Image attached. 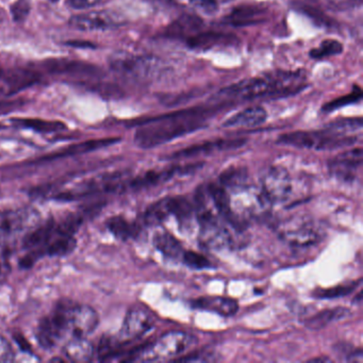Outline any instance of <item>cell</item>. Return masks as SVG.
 <instances>
[{
	"label": "cell",
	"mask_w": 363,
	"mask_h": 363,
	"mask_svg": "<svg viewBox=\"0 0 363 363\" xmlns=\"http://www.w3.org/2000/svg\"><path fill=\"white\" fill-rule=\"evenodd\" d=\"M267 113L264 108L254 106L242 110L239 113L227 118L222 126L224 128H252L264 124Z\"/></svg>",
	"instance_id": "20"
},
{
	"label": "cell",
	"mask_w": 363,
	"mask_h": 363,
	"mask_svg": "<svg viewBox=\"0 0 363 363\" xmlns=\"http://www.w3.org/2000/svg\"><path fill=\"white\" fill-rule=\"evenodd\" d=\"M50 1H52V3H57V1H58V0H50Z\"/></svg>",
	"instance_id": "46"
},
{
	"label": "cell",
	"mask_w": 363,
	"mask_h": 363,
	"mask_svg": "<svg viewBox=\"0 0 363 363\" xmlns=\"http://www.w3.org/2000/svg\"><path fill=\"white\" fill-rule=\"evenodd\" d=\"M218 111L220 107H194L142 121L135 133V145L148 150L201 130Z\"/></svg>",
	"instance_id": "1"
},
{
	"label": "cell",
	"mask_w": 363,
	"mask_h": 363,
	"mask_svg": "<svg viewBox=\"0 0 363 363\" xmlns=\"http://www.w3.org/2000/svg\"><path fill=\"white\" fill-rule=\"evenodd\" d=\"M75 303L61 301L46 314L37 329V337L42 347L52 350L73 337V309Z\"/></svg>",
	"instance_id": "3"
},
{
	"label": "cell",
	"mask_w": 363,
	"mask_h": 363,
	"mask_svg": "<svg viewBox=\"0 0 363 363\" xmlns=\"http://www.w3.org/2000/svg\"><path fill=\"white\" fill-rule=\"evenodd\" d=\"M326 127L335 133H341V135H350V133L362 128V120L361 118H344V120L335 121V122L327 125Z\"/></svg>",
	"instance_id": "34"
},
{
	"label": "cell",
	"mask_w": 363,
	"mask_h": 363,
	"mask_svg": "<svg viewBox=\"0 0 363 363\" xmlns=\"http://www.w3.org/2000/svg\"><path fill=\"white\" fill-rule=\"evenodd\" d=\"M292 179L284 167H269L261 179V191L271 205L288 201L292 194Z\"/></svg>",
	"instance_id": "9"
},
{
	"label": "cell",
	"mask_w": 363,
	"mask_h": 363,
	"mask_svg": "<svg viewBox=\"0 0 363 363\" xmlns=\"http://www.w3.org/2000/svg\"><path fill=\"white\" fill-rule=\"evenodd\" d=\"M280 238L294 246H308L318 243L322 239L320 229L313 220L306 218H292L284 220L278 227Z\"/></svg>",
	"instance_id": "7"
},
{
	"label": "cell",
	"mask_w": 363,
	"mask_h": 363,
	"mask_svg": "<svg viewBox=\"0 0 363 363\" xmlns=\"http://www.w3.org/2000/svg\"><path fill=\"white\" fill-rule=\"evenodd\" d=\"M197 340L194 335L182 331H173L157 340L155 343L150 344L144 348L135 360L139 361H165L175 358L184 354L186 350L196 344Z\"/></svg>",
	"instance_id": "6"
},
{
	"label": "cell",
	"mask_w": 363,
	"mask_h": 363,
	"mask_svg": "<svg viewBox=\"0 0 363 363\" xmlns=\"http://www.w3.org/2000/svg\"><path fill=\"white\" fill-rule=\"evenodd\" d=\"M182 259H184V264L192 269H205L211 267V262L203 255L191 252V250L184 252Z\"/></svg>",
	"instance_id": "35"
},
{
	"label": "cell",
	"mask_w": 363,
	"mask_h": 363,
	"mask_svg": "<svg viewBox=\"0 0 363 363\" xmlns=\"http://www.w3.org/2000/svg\"><path fill=\"white\" fill-rule=\"evenodd\" d=\"M13 347L5 337L0 335V363H9L14 361Z\"/></svg>",
	"instance_id": "38"
},
{
	"label": "cell",
	"mask_w": 363,
	"mask_h": 363,
	"mask_svg": "<svg viewBox=\"0 0 363 363\" xmlns=\"http://www.w3.org/2000/svg\"><path fill=\"white\" fill-rule=\"evenodd\" d=\"M107 228L116 239L127 241L139 233V226L123 216H113L107 220Z\"/></svg>",
	"instance_id": "27"
},
{
	"label": "cell",
	"mask_w": 363,
	"mask_h": 363,
	"mask_svg": "<svg viewBox=\"0 0 363 363\" xmlns=\"http://www.w3.org/2000/svg\"><path fill=\"white\" fill-rule=\"evenodd\" d=\"M362 165V150H348L342 152L329 162V171L331 175L335 176L344 182H350L356 177L357 171Z\"/></svg>",
	"instance_id": "12"
},
{
	"label": "cell",
	"mask_w": 363,
	"mask_h": 363,
	"mask_svg": "<svg viewBox=\"0 0 363 363\" xmlns=\"http://www.w3.org/2000/svg\"><path fill=\"white\" fill-rule=\"evenodd\" d=\"M101 3V0H67V6L75 10H88Z\"/></svg>",
	"instance_id": "39"
},
{
	"label": "cell",
	"mask_w": 363,
	"mask_h": 363,
	"mask_svg": "<svg viewBox=\"0 0 363 363\" xmlns=\"http://www.w3.org/2000/svg\"><path fill=\"white\" fill-rule=\"evenodd\" d=\"M245 139L216 140V141L206 142L203 144L190 146L172 155L173 159L191 158V157L203 156L216 152H224V150H237L246 144Z\"/></svg>",
	"instance_id": "14"
},
{
	"label": "cell",
	"mask_w": 363,
	"mask_h": 363,
	"mask_svg": "<svg viewBox=\"0 0 363 363\" xmlns=\"http://www.w3.org/2000/svg\"><path fill=\"white\" fill-rule=\"evenodd\" d=\"M310 362H331L328 357H318V358L310 359Z\"/></svg>",
	"instance_id": "44"
},
{
	"label": "cell",
	"mask_w": 363,
	"mask_h": 363,
	"mask_svg": "<svg viewBox=\"0 0 363 363\" xmlns=\"http://www.w3.org/2000/svg\"><path fill=\"white\" fill-rule=\"evenodd\" d=\"M305 75L301 72L275 71L260 77L241 80L220 91L227 99H250L292 95L305 88Z\"/></svg>",
	"instance_id": "2"
},
{
	"label": "cell",
	"mask_w": 363,
	"mask_h": 363,
	"mask_svg": "<svg viewBox=\"0 0 363 363\" xmlns=\"http://www.w3.org/2000/svg\"><path fill=\"white\" fill-rule=\"evenodd\" d=\"M120 139L118 138H108V139L91 140V141L84 142V143L75 144V145L69 146L65 148L61 152H56L54 155H48V156L41 158L42 162L46 161L57 160V159L65 158V157L77 156V155L86 154V152H94L101 148L107 147L112 144L118 143Z\"/></svg>",
	"instance_id": "21"
},
{
	"label": "cell",
	"mask_w": 363,
	"mask_h": 363,
	"mask_svg": "<svg viewBox=\"0 0 363 363\" xmlns=\"http://www.w3.org/2000/svg\"><path fill=\"white\" fill-rule=\"evenodd\" d=\"M99 318L92 307L75 303L73 309V337H86L99 326Z\"/></svg>",
	"instance_id": "16"
},
{
	"label": "cell",
	"mask_w": 363,
	"mask_h": 363,
	"mask_svg": "<svg viewBox=\"0 0 363 363\" xmlns=\"http://www.w3.org/2000/svg\"><path fill=\"white\" fill-rule=\"evenodd\" d=\"M41 74L33 69H0V80L10 93L18 92L37 84L41 80Z\"/></svg>",
	"instance_id": "18"
},
{
	"label": "cell",
	"mask_w": 363,
	"mask_h": 363,
	"mask_svg": "<svg viewBox=\"0 0 363 363\" xmlns=\"http://www.w3.org/2000/svg\"><path fill=\"white\" fill-rule=\"evenodd\" d=\"M169 216V199H161L147 208L144 213V223L148 226H158Z\"/></svg>",
	"instance_id": "29"
},
{
	"label": "cell",
	"mask_w": 363,
	"mask_h": 363,
	"mask_svg": "<svg viewBox=\"0 0 363 363\" xmlns=\"http://www.w3.org/2000/svg\"><path fill=\"white\" fill-rule=\"evenodd\" d=\"M237 37L218 31H199L186 40V45L190 50L207 52L220 46L235 45Z\"/></svg>",
	"instance_id": "13"
},
{
	"label": "cell",
	"mask_w": 363,
	"mask_h": 363,
	"mask_svg": "<svg viewBox=\"0 0 363 363\" xmlns=\"http://www.w3.org/2000/svg\"><path fill=\"white\" fill-rule=\"evenodd\" d=\"M25 105V101L22 99H12V101H0V113H7L12 110L18 109Z\"/></svg>",
	"instance_id": "41"
},
{
	"label": "cell",
	"mask_w": 363,
	"mask_h": 363,
	"mask_svg": "<svg viewBox=\"0 0 363 363\" xmlns=\"http://www.w3.org/2000/svg\"><path fill=\"white\" fill-rule=\"evenodd\" d=\"M193 307L216 312L223 316H231L237 313L238 303L233 299L220 296H205L192 301Z\"/></svg>",
	"instance_id": "22"
},
{
	"label": "cell",
	"mask_w": 363,
	"mask_h": 363,
	"mask_svg": "<svg viewBox=\"0 0 363 363\" xmlns=\"http://www.w3.org/2000/svg\"><path fill=\"white\" fill-rule=\"evenodd\" d=\"M350 310L343 307L324 310V311L318 312V313L314 314L313 316L306 320L305 325L308 328L318 330V329L324 328L330 323L347 318L350 315Z\"/></svg>",
	"instance_id": "25"
},
{
	"label": "cell",
	"mask_w": 363,
	"mask_h": 363,
	"mask_svg": "<svg viewBox=\"0 0 363 363\" xmlns=\"http://www.w3.org/2000/svg\"><path fill=\"white\" fill-rule=\"evenodd\" d=\"M69 45L75 46V48H93L94 45L92 43H89V42H69Z\"/></svg>",
	"instance_id": "43"
},
{
	"label": "cell",
	"mask_w": 363,
	"mask_h": 363,
	"mask_svg": "<svg viewBox=\"0 0 363 363\" xmlns=\"http://www.w3.org/2000/svg\"><path fill=\"white\" fill-rule=\"evenodd\" d=\"M10 10H11L12 18L16 22H23L30 13V3L28 0H16Z\"/></svg>",
	"instance_id": "36"
},
{
	"label": "cell",
	"mask_w": 363,
	"mask_h": 363,
	"mask_svg": "<svg viewBox=\"0 0 363 363\" xmlns=\"http://www.w3.org/2000/svg\"><path fill=\"white\" fill-rule=\"evenodd\" d=\"M122 24L118 16L109 11H91L72 16L69 25L80 31H101L116 28Z\"/></svg>",
	"instance_id": "11"
},
{
	"label": "cell",
	"mask_w": 363,
	"mask_h": 363,
	"mask_svg": "<svg viewBox=\"0 0 363 363\" xmlns=\"http://www.w3.org/2000/svg\"><path fill=\"white\" fill-rule=\"evenodd\" d=\"M224 3L226 0H190V3L196 9L201 10L206 14H213L220 8V4Z\"/></svg>",
	"instance_id": "37"
},
{
	"label": "cell",
	"mask_w": 363,
	"mask_h": 363,
	"mask_svg": "<svg viewBox=\"0 0 363 363\" xmlns=\"http://www.w3.org/2000/svg\"><path fill=\"white\" fill-rule=\"evenodd\" d=\"M42 67L48 73L58 75L94 76L99 69L90 63L69 59H52L42 63Z\"/></svg>",
	"instance_id": "17"
},
{
	"label": "cell",
	"mask_w": 363,
	"mask_h": 363,
	"mask_svg": "<svg viewBox=\"0 0 363 363\" xmlns=\"http://www.w3.org/2000/svg\"><path fill=\"white\" fill-rule=\"evenodd\" d=\"M155 324L152 312L141 303L133 306L125 316L124 323L118 335L121 343H128L143 337Z\"/></svg>",
	"instance_id": "10"
},
{
	"label": "cell",
	"mask_w": 363,
	"mask_h": 363,
	"mask_svg": "<svg viewBox=\"0 0 363 363\" xmlns=\"http://www.w3.org/2000/svg\"><path fill=\"white\" fill-rule=\"evenodd\" d=\"M247 179V171L244 167H230L223 172L220 177V184L226 190L235 192L246 186Z\"/></svg>",
	"instance_id": "28"
},
{
	"label": "cell",
	"mask_w": 363,
	"mask_h": 363,
	"mask_svg": "<svg viewBox=\"0 0 363 363\" xmlns=\"http://www.w3.org/2000/svg\"><path fill=\"white\" fill-rule=\"evenodd\" d=\"M357 137L341 135L329 128L318 131H295L280 135L278 144L314 150H335L354 145Z\"/></svg>",
	"instance_id": "5"
},
{
	"label": "cell",
	"mask_w": 363,
	"mask_h": 363,
	"mask_svg": "<svg viewBox=\"0 0 363 363\" xmlns=\"http://www.w3.org/2000/svg\"><path fill=\"white\" fill-rule=\"evenodd\" d=\"M154 245L167 258L178 259L182 257L184 252L179 240L176 239L173 235L167 231H159L155 235Z\"/></svg>",
	"instance_id": "24"
},
{
	"label": "cell",
	"mask_w": 363,
	"mask_h": 363,
	"mask_svg": "<svg viewBox=\"0 0 363 363\" xmlns=\"http://www.w3.org/2000/svg\"><path fill=\"white\" fill-rule=\"evenodd\" d=\"M344 48L337 40L328 39L323 41L318 48L310 50V57L314 60H323L328 57L342 54Z\"/></svg>",
	"instance_id": "31"
},
{
	"label": "cell",
	"mask_w": 363,
	"mask_h": 363,
	"mask_svg": "<svg viewBox=\"0 0 363 363\" xmlns=\"http://www.w3.org/2000/svg\"><path fill=\"white\" fill-rule=\"evenodd\" d=\"M63 352L69 360L84 362L91 360L94 347L86 337H73L63 344Z\"/></svg>",
	"instance_id": "23"
},
{
	"label": "cell",
	"mask_w": 363,
	"mask_h": 363,
	"mask_svg": "<svg viewBox=\"0 0 363 363\" xmlns=\"http://www.w3.org/2000/svg\"><path fill=\"white\" fill-rule=\"evenodd\" d=\"M267 9L260 5L245 4L238 6L233 11L223 18V23L229 26L246 27L260 24L265 20Z\"/></svg>",
	"instance_id": "15"
},
{
	"label": "cell",
	"mask_w": 363,
	"mask_h": 363,
	"mask_svg": "<svg viewBox=\"0 0 363 363\" xmlns=\"http://www.w3.org/2000/svg\"><path fill=\"white\" fill-rule=\"evenodd\" d=\"M12 123L16 126L43 133H58L67 129V126L63 123L57 122V121L40 120V118H13Z\"/></svg>",
	"instance_id": "26"
},
{
	"label": "cell",
	"mask_w": 363,
	"mask_h": 363,
	"mask_svg": "<svg viewBox=\"0 0 363 363\" xmlns=\"http://www.w3.org/2000/svg\"><path fill=\"white\" fill-rule=\"evenodd\" d=\"M214 354L211 352H201V354H190L188 357H184V358L177 359V361H186V362H205V361H214L216 359L213 358Z\"/></svg>",
	"instance_id": "40"
},
{
	"label": "cell",
	"mask_w": 363,
	"mask_h": 363,
	"mask_svg": "<svg viewBox=\"0 0 363 363\" xmlns=\"http://www.w3.org/2000/svg\"><path fill=\"white\" fill-rule=\"evenodd\" d=\"M361 99H362V90L358 86H354L350 94L344 95V96L329 101L322 108V110L325 112H333L335 110L340 109V108L350 105V104L358 103L361 101Z\"/></svg>",
	"instance_id": "33"
},
{
	"label": "cell",
	"mask_w": 363,
	"mask_h": 363,
	"mask_svg": "<svg viewBox=\"0 0 363 363\" xmlns=\"http://www.w3.org/2000/svg\"><path fill=\"white\" fill-rule=\"evenodd\" d=\"M8 272H9V264L3 255H0V282L7 276Z\"/></svg>",
	"instance_id": "42"
},
{
	"label": "cell",
	"mask_w": 363,
	"mask_h": 363,
	"mask_svg": "<svg viewBox=\"0 0 363 363\" xmlns=\"http://www.w3.org/2000/svg\"><path fill=\"white\" fill-rule=\"evenodd\" d=\"M110 67L129 82L145 84L161 75L163 67L160 59L150 55H131L118 52L109 60Z\"/></svg>",
	"instance_id": "4"
},
{
	"label": "cell",
	"mask_w": 363,
	"mask_h": 363,
	"mask_svg": "<svg viewBox=\"0 0 363 363\" xmlns=\"http://www.w3.org/2000/svg\"><path fill=\"white\" fill-rule=\"evenodd\" d=\"M203 25V20L199 16L184 14L169 25L163 31L162 35L167 39L186 41L191 35L199 33Z\"/></svg>",
	"instance_id": "19"
},
{
	"label": "cell",
	"mask_w": 363,
	"mask_h": 363,
	"mask_svg": "<svg viewBox=\"0 0 363 363\" xmlns=\"http://www.w3.org/2000/svg\"><path fill=\"white\" fill-rule=\"evenodd\" d=\"M359 284H360V280L358 282H350V284H342V286H335V288L318 289L314 293V296L322 299H333L347 296L356 290Z\"/></svg>",
	"instance_id": "32"
},
{
	"label": "cell",
	"mask_w": 363,
	"mask_h": 363,
	"mask_svg": "<svg viewBox=\"0 0 363 363\" xmlns=\"http://www.w3.org/2000/svg\"><path fill=\"white\" fill-rule=\"evenodd\" d=\"M8 92V89L6 88L5 84L0 80V95L6 94Z\"/></svg>",
	"instance_id": "45"
},
{
	"label": "cell",
	"mask_w": 363,
	"mask_h": 363,
	"mask_svg": "<svg viewBox=\"0 0 363 363\" xmlns=\"http://www.w3.org/2000/svg\"><path fill=\"white\" fill-rule=\"evenodd\" d=\"M169 211L171 216H175L182 226H188L193 216V207L184 197H171L169 199Z\"/></svg>",
	"instance_id": "30"
},
{
	"label": "cell",
	"mask_w": 363,
	"mask_h": 363,
	"mask_svg": "<svg viewBox=\"0 0 363 363\" xmlns=\"http://www.w3.org/2000/svg\"><path fill=\"white\" fill-rule=\"evenodd\" d=\"M37 213L28 209L0 210V244L7 243L35 227Z\"/></svg>",
	"instance_id": "8"
}]
</instances>
